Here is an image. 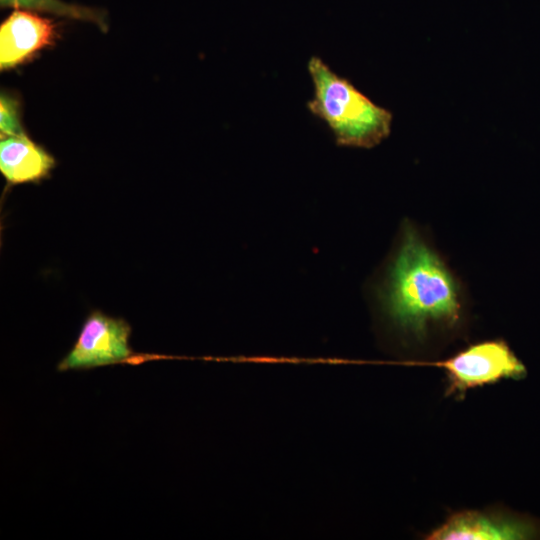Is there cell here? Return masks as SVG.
<instances>
[{"mask_svg":"<svg viewBox=\"0 0 540 540\" xmlns=\"http://www.w3.org/2000/svg\"><path fill=\"white\" fill-rule=\"evenodd\" d=\"M540 534L532 520L496 511L464 510L432 530L429 540H523Z\"/></svg>","mask_w":540,"mask_h":540,"instance_id":"5","label":"cell"},{"mask_svg":"<svg viewBox=\"0 0 540 540\" xmlns=\"http://www.w3.org/2000/svg\"><path fill=\"white\" fill-rule=\"evenodd\" d=\"M54 165V158L26 133L1 138L0 171L7 182L39 181L50 173Z\"/></svg>","mask_w":540,"mask_h":540,"instance_id":"7","label":"cell"},{"mask_svg":"<svg viewBox=\"0 0 540 540\" xmlns=\"http://www.w3.org/2000/svg\"><path fill=\"white\" fill-rule=\"evenodd\" d=\"M391 363L442 369L447 380L445 395H454L460 399L464 398L470 389L495 384L505 379L519 380L527 374L525 365L503 339L471 344L443 360H404Z\"/></svg>","mask_w":540,"mask_h":540,"instance_id":"3","label":"cell"},{"mask_svg":"<svg viewBox=\"0 0 540 540\" xmlns=\"http://www.w3.org/2000/svg\"><path fill=\"white\" fill-rule=\"evenodd\" d=\"M1 138L24 134L20 116V104L13 96L2 92L0 97Z\"/></svg>","mask_w":540,"mask_h":540,"instance_id":"9","label":"cell"},{"mask_svg":"<svg viewBox=\"0 0 540 540\" xmlns=\"http://www.w3.org/2000/svg\"><path fill=\"white\" fill-rule=\"evenodd\" d=\"M130 325L100 311L85 319L70 352L59 362L58 371L90 369L124 360L131 355Z\"/></svg>","mask_w":540,"mask_h":540,"instance_id":"4","label":"cell"},{"mask_svg":"<svg viewBox=\"0 0 540 540\" xmlns=\"http://www.w3.org/2000/svg\"><path fill=\"white\" fill-rule=\"evenodd\" d=\"M56 26L51 19L24 10L12 12L0 26V68L22 64L54 43Z\"/></svg>","mask_w":540,"mask_h":540,"instance_id":"6","label":"cell"},{"mask_svg":"<svg viewBox=\"0 0 540 540\" xmlns=\"http://www.w3.org/2000/svg\"><path fill=\"white\" fill-rule=\"evenodd\" d=\"M2 8L13 7L51 13L57 16L89 21L102 30L107 29L105 13L99 9L66 3L61 0H0Z\"/></svg>","mask_w":540,"mask_h":540,"instance_id":"8","label":"cell"},{"mask_svg":"<svg viewBox=\"0 0 540 540\" xmlns=\"http://www.w3.org/2000/svg\"><path fill=\"white\" fill-rule=\"evenodd\" d=\"M382 329L400 338L425 339L452 330L463 319L459 280L446 262L409 223L369 286Z\"/></svg>","mask_w":540,"mask_h":540,"instance_id":"1","label":"cell"},{"mask_svg":"<svg viewBox=\"0 0 540 540\" xmlns=\"http://www.w3.org/2000/svg\"><path fill=\"white\" fill-rule=\"evenodd\" d=\"M314 96L308 110L322 119L339 146L373 148L391 132L392 113L376 105L320 57L308 61Z\"/></svg>","mask_w":540,"mask_h":540,"instance_id":"2","label":"cell"}]
</instances>
